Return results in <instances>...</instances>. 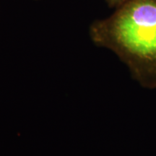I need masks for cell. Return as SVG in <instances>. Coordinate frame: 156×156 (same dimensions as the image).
I'll return each mask as SVG.
<instances>
[{"label": "cell", "instance_id": "1", "mask_svg": "<svg viewBox=\"0 0 156 156\" xmlns=\"http://www.w3.org/2000/svg\"><path fill=\"white\" fill-rule=\"evenodd\" d=\"M90 36L116 54L142 87L156 88V0H128L93 23Z\"/></svg>", "mask_w": 156, "mask_h": 156}, {"label": "cell", "instance_id": "2", "mask_svg": "<svg viewBox=\"0 0 156 156\" xmlns=\"http://www.w3.org/2000/svg\"><path fill=\"white\" fill-rule=\"evenodd\" d=\"M107 4L110 7H116L118 8L123 4H124L128 0H106Z\"/></svg>", "mask_w": 156, "mask_h": 156}]
</instances>
